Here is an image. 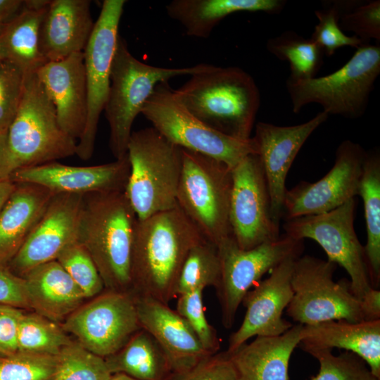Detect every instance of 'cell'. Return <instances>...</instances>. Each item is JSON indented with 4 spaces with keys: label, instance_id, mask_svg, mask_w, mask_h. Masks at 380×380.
<instances>
[{
    "label": "cell",
    "instance_id": "obj_28",
    "mask_svg": "<svg viewBox=\"0 0 380 380\" xmlns=\"http://www.w3.org/2000/svg\"><path fill=\"white\" fill-rule=\"evenodd\" d=\"M285 1L279 0H173L165 9L179 23L188 36L208 38L225 17L240 11L277 13Z\"/></svg>",
    "mask_w": 380,
    "mask_h": 380
},
{
    "label": "cell",
    "instance_id": "obj_32",
    "mask_svg": "<svg viewBox=\"0 0 380 380\" xmlns=\"http://www.w3.org/2000/svg\"><path fill=\"white\" fill-rule=\"evenodd\" d=\"M266 46L270 53L289 63L291 80L314 77L322 67L324 52L320 46L310 38L305 39L294 32H284L270 38Z\"/></svg>",
    "mask_w": 380,
    "mask_h": 380
},
{
    "label": "cell",
    "instance_id": "obj_14",
    "mask_svg": "<svg viewBox=\"0 0 380 380\" xmlns=\"http://www.w3.org/2000/svg\"><path fill=\"white\" fill-rule=\"evenodd\" d=\"M141 329L134 296L114 291L80 306L63 324L81 346L103 358L120 350Z\"/></svg>",
    "mask_w": 380,
    "mask_h": 380
},
{
    "label": "cell",
    "instance_id": "obj_5",
    "mask_svg": "<svg viewBox=\"0 0 380 380\" xmlns=\"http://www.w3.org/2000/svg\"><path fill=\"white\" fill-rule=\"evenodd\" d=\"M210 64L168 68L151 65L136 58L119 35L113 58L110 84L104 112L109 125V148L115 159L127 156L136 117L156 87L171 78L208 70Z\"/></svg>",
    "mask_w": 380,
    "mask_h": 380
},
{
    "label": "cell",
    "instance_id": "obj_33",
    "mask_svg": "<svg viewBox=\"0 0 380 380\" xmlns=\"http://www.w3.org/2000/svg\"><path fill=\"white\" fill-rule=\"evenodd\" d=\"M71 343L64 331L48 318L23 314L18 329V352L58 355Z\"/></svg>",
    "mask_w": 380,
    "mask_h": 380
},
{
    "label": "cell",
    "instance_id": "obj_42",
    "mask_svg": "<svg viewBox=\"0 0 380 380\" xmlns=\"http://www.w3.org/2000/svg\"><path fill=\"white\" fill-rule=\"evenodd\" d=\"M339 26L342 30L355 33L364 44L371 39L380 41V1L357 4L350 9L341 13Z\"/></svg>",
    "mask_w": 380,
    "mask_h": 380
},
{
    "label": "cell",
    "instance_id": "obj_22",
    "mask_svg": "<svg viewBox=\"0 0 380 380\" xmlns=\"http://www.w3.org/2000/svg\"><path fill=\"white\" fill-rule=\"evenodd\" d=\"M37 73L55 106L60 126L78 140L86 125L88 108L83 52L49 61Z\"/></svg>",
    "mask_w": 380,
    "mask_h": 380
},
{
    "label": "cell",
    "instance_id": "obj_3",
    "mask_svg": "<svg viewBox=\"0 0 380 380\" xmlns=\"http://www.w3.org/2000/svg\"><path fill=\"white\" fill-rule=\"evenodd\" d=\"M174 91L186 108L209 127L236 139L251 138L260 96L253 78L241 68L212 65Z\"/></svg>",
    "mask_w": 380,
    "mask_h": 380
},
{
    "label": "cell",
    "instance_id": "obj_27",
    "mask_svg": "<svg viewBox=\"0 0 380 380\" xmlns=\"http://www.w3.org/2000/svg\"><path fill=\"white\" fill-rule=\"evenodd\" d=\"M23 278L30 308L49 319H61L70 315L86 298L57 260L35 267Z\"/></svg>",
    "mask_w": 380,
    "mask_h": 380
},
{
    "label": "cell",
    "instance_id": "obj_18",
    "mask_svg": "<svg viewBox=\"0 0 380 380\" xmlns=\"http://www.w3.org/2000/svg\"><path fill=\"white\" fill-rule=\"evenodd\" d=\"M328 117L327 113L322 111L310 120L296 125L278 126L263 122L255 125L253 138L268 188L270 215L279 226L283 215L289 169L306 140Z\"/></svg>",
    "mask_w": 380,
    "mask_h": 380
},
{
    "label": "cell",
    "instance_id": "obj_4",
    "mask_svg": "<svg viewBox=\"0 0 380 380\" xmlns=\"http://www.w3.org/2000/svg\"><path fill=\"white\" fill-rule=\"evenodd\" d=\"M77 141L60 126L37 72L25 75L22 100L7 130L9 176L14 171L76 155Z\"/></svg>",
    "mask_w": 380,
    "mask_h": 380
},
{
    "label": "cell",
    "instance_id": "obj_20",
    "mask_svg": "<svg viewBox=\"0 0 380 380\" xmlns=\"http://www.w3.org/2000/svg\"><path fill=\"white\" fill-rule=\"evenodd\" d=\"M130 173L127 154L115 161L92 166H72L57 161L18 169L8 180L42 186L53 194L125 191Z\"/></svg>",
    "mask_w": 380,
    "mask_h": 380
},
{
    "label": "cell",
    "instance_id": "obj_44",
    "mask_svg": "<svg viewBox=\"0 0 380 380\" xmlns=\"http://www.w3.org/2000/svg\"><path fill=\"white\" fill-rule=\"evenodd\" d=\"M0 305L30 308L25 279L3 266H0Z\"/></svg>",
    "mask_w": 380,
    "mask_h": 380
},
{
    "label": "cell",
    "instance_id": "obj_10",
    "mask_svg": "<svg viewBox=\"0 0 380 380\" xmlns=\"http://www.w3.org/2000/svg\"><path fill=\"white\" fill-rule=\"evenodd\" d=\"M336 267L334 262L309 255L295 260L291 280L293 294L286 308L289 317L302 325L338 319L365 321L360 299L352 292L350 281H334Z\"/></svg>",
    "mask_w": 380,
    "mask_h": 380
},
{
    "label": "cell",
    "instance_id": "obj_35",
    "mask_svg": "<svg viewBox=\"0 0 380 380\" xmlns=\"http://www.w3.org/2000/svg\"><path fill=\"white\" fill-rule=\"evenodd\" d=\"M111 375L104 358L72 342L58 355L52 380H108Z\"/></svg>",
    "mask_w": 380,
    "mask_h": 380
},
{
    "label": "cell",
    "instance_id": "obj_13",
    "mask_svg": "<svg viewBox=\"0 0 380 380\" xmlns=\"http://www.w3.org/2000/svg\"><path fill=\"white\" fill-rule=\"evenodd\" d=\"M125 3V0L103 1L83 51L88 108L86 125L76 149V156L83 160L90 159L94 153L99 118L108 95L112 62Z\"/></svg>",
    "mask_w": 380,
    "mask_h": 380
},
{
    "label": "cell",
    "instance_id": "obj_30",
    "mask_svg": "<svg viewBox=\"0 0 380 380\" xmlns=\"http://www.w3.org/2000/svg\"><path fill=\"white\" fill-rule=\"evenodd\" d=\"M110 373H123L138 380H167L173 373L165 353L141 329L117 353L104 358Z\"/></svg>",
    "mask_w": 380,
    "mask_h": 380
},
{
    "label": "cell",
    "instance_id": "obj_53",
    "mask_svg": "<svg viewBox=\"0 0 380 380\" xmlns=\"http://www.w3.org/2000/svg\"><path fill=\"white\" fill-rule=\"evenodd\" d=\"M2 358H4V357H2L1 356V355H0V360H1Z\"/></svg>",
    "mask_w": 380,
    "mask_h": 380
},
{
    "label": "cell",
    "instance_id": "obj_43",
    "mask_svg": "<svg viewBox=\"0 0 380 380\" xmlns=\"http://www.w3.org/2000/svg\"><path fill=\"white\" fill-rule=\"evenodd\" d=\"M175 376V380H237L227 352L210 355L191 368Z\"/></svg>",
    "mask_w": 380,
    "mask_h": 380
},
{
    "label": "cell",
    "instance_id": "obj_37",
    "mask_svg": "<svg viewBox=\"0 0 380 380\" xmlns=\"http://www.w3.org/2000/svg\"><path fill=\"white\" fill-rule=\"evenodd\" d=\"M57 260L83 292L85 298L99 293L103 281L91 255L79 241L66 247Z\"/></svg>",
    "mask_w": 380,
    "mask_h": 380
},
{
    "label": "cell",
    "instance_id": "obj_23",
    "mask_svg": "<svg viewBox=\"0 0 380 380\" xmlns=\"http://www.w3.org/2000/svg\"><path fill=\"white\" fill-rule=\"evenodd\" d=\"M89 0H51L41 23L39 49L47 62L83 52L94 23Z\"/></svg>",
    "mask_w": 380,
    "mask_h": 380
},
{
    "label": "cell",
    "instance_id": "obj_47",
    "mask_svg": "<svg viewBox=\"0 0 380 380\" xmlns=\"http://www.w3.org/2000/svg\"><path fill=\"white\" fill-rule=\"evenodd\" d=\"M23 8V0H0V26H5L13 20Z\"/></svg>",
    "mask_w": 380,
    "mask_h": 380
},
{
    "label": "cell",
    "instance_id": "obj_36",
    "mask_svg": "<svg viewBox=\"0 0 380 380\" xmlns=\"http://www.w3.org/2000/svg\"><path fill=\"white\" fill-rule=\"evenodd\" d=\"M305 352L319 364L317 374L309 380H379L366 362L352 352L346 351L338 355L327 349H309Z\"/></svg>",
    "mask_w": 380,
    "mask_h": 380
},
{
    "label": "cell",
    "instance_id": "obj_12",
    "mask_svg": "<svg viewBox=\"0 0 380 380\" xmlns=\"http://www.w3.org/2000/svg\"><path fill=\"white\" fill-rule=\"evenodd\" d=\"M355 198L326 213L285 220V234L291 238L316 241L327 255V260L343 267L350 276V289L361 299L373 288L364 246L354 227Z\"/></svg>",
    "mask_w": 380,
    "mask_h": 380
},
{
    "label": "cell",
    "instance_id": "obj_21",
    "mask_svg": "<svg viewBox=\"0 0 380 380\" xmlns=\"http://www.w3.org/2000/svg\"><path fill=\"white\" fill-rule=\"evenodd\" d=\"M139 325L167 356L174 374L191 368L210 355L187 322L168 304L149 296L134 295Z\"/></svg>",
    "mask_w": 380,
    "mask_h": 380
},
{
    "label": "cell",
    "instance_id": "obj_16",
    "mask_svg": "<svg viewBox=\"0 0 380 380\" xmlns=\"http://www.w3.org/2000/svg\"><path fill=\"white\" fill-rule=\"evenodd\" d=\"M366 152L357 143L343 141L327 174L315 182H301L286 191L282 218L288 220L326 213L355 198Z\"/></svg>",
    "mask_w": 380,
    "mask_h": 380
},
{
    "label": "cell",
    "instance_id": "obj_52",
    "mask_svg": "<svg viewBox=\"0 0 380 380\" xmlns=\"http://www.w3.org/2000/svg\"><path fill=\"white\" fill-rule=\"evenodd\" d=\"M4 26H0V32L1 31V30L3 29Z\"/></svg>",
    "mask_w": 380,
    "mask_h": 380
},
{
    "label": "cell",
    "instance_id": "obj_41",
    "mask_svg": "<svg viewBox=\"0 0 380 380\" xmlns=\"http://www.w3.org/2000/svg\"><path fill=\"white\" fill-rule=\"evenodd\" d=\"M25 75L15 65L0 61V132L7 130L16 115Z\"/></svg>",
    "mask_w": 380,
    "mask_h": 380
},
{
    "label": "cell",
    "instance_id": "obj_34",
    "mask_svg": "<svg viewBox=\"0 0 380 380\" xmlns=\"http://www.w3.org/2000/svg\"><path fill=\"white\" fill-rule=\"evenodd\" d=\"M220 276L217 246L203 240L189 251L176 286L177 297L184 293L216 286Z\"/></svg>",
    "mask_w": 380,
    "mask_h": 380
},
{
    "label": "cell",
    "instance_id": "obj_6",
    "mask_svg": "<svg viewBox=\"0 0 380 380\" xmlns=\"http://www.w3.org/2000/svg\"><path fill=\"white\" fill-rule=\"evenodd\" d=\"M127 154L130 173L125 193L138 220L176 208L182 148L151 127L132 132Z\"/></svg>",
    "mask_w": 380,
    "mask_h": 380
},
{
    "label": "cell",
    "instance_id": "obj_29",
    "mask_svg": "<svg viewBox=\"0 0 380 380\" xmlns=\"http://www.w3.org/2000/svg\"><path fill=\"white\" fill-rule=\"evenodd\" d=\"M48 9V8H47ZM23 8L0 32V61L8 62L25 74L35 72L47 61L39 44L41 23L47 11Z\"/></svg>",
    "mask_w": 380,
    "mask_h": 380
},
{
    "label": "cell",
    "instance_id": "obj_38",
    "mask_svg": "<svg viewBox=\"0 0 380 380\" xmlns=\"http://www.w3.org/2000/svg\"><path fill=\"white\" fill-rule=\"evenodd\" d=\"M58 355L17 352L0 360V380H52Z\"/></svg>",
    "mask_w": 380,
    "mask_h": 380
},
{
    "label": "cell",
    "instance_id": "obj_2",
    "mask_svg": "<svg viewBox=\"0 0 380 380\" xmlns=\"http://www.w3.org/2000/svg\"><path fill=\"white\" fill-rule=\"evenodd\" d=\"M137 220L125 191L84 194L78 241L110 291L132 289V252Z\"/></svg>",
    "mask_w": 380,
    "mask_h": 380
},
{
    "label": "cell",
    "instance_id": "obj_25",
    "mask_svg": "<svg viewBox=\"0 0 380 380\" xmlns=\"http://www.w3.org/2000/svg\"><path fill=\"white\" fill-rule=\"evenodd\" d=\"M303 325H293L275 336H256L232 353H227L237 380H289V360L300 343Z\"/></svg>",
    "mask_w": 380,
    "mask_h": 380
},
{
    "label": "cell",
    "instance_id": "obj_40",
    "mask_svg": "<svg viewBox=\"0 0 380 380\" xmlns=\"http://www.w3.org/2000/svg\"><path fill=\"white\" fill-rule=\"evenodd\" d=\"M315 14L318 23L315 26L310 39L320 46L327 56H332L343 46H349L357 49L365 44L355 35H346L341 29L338 24L341 14L340 2L334 3L328 8L317 10Z\"/></svg>",
    "mask_w": 380,
    "mask_h": 380
},
{
    "label": "cell",
    "instance_id": "obj_17",
    "mask_svg": "<svg viewBox=\"0 0 380 380\" xmlns=\"http://www.w3.org/2000/svg\"><path fill=\"white\" fill-rule=\"evenodd\" d=\"M83 196L78 194H53L8 269L24 277L35 267L56 260L66 247L77 241Z\"/></svg>",
    "mask_w": 380,
    "mask_h": 380
},
{
    "label": "cell",
    "instance_id": "obj_7",
    "mask_svg": "<svg viewBox=\"0 0 380 380\" xmlns=\"http://www.w3.org/2000/svg\"><path fill=\"white\" fill-rule=\"evenodd\" d=\"M380 74V46L369 44L356 49L353 56L335 72L319 77L293 80L286 89L293 112L318 103L329 114L355 119L365 112L375 81Z\"/></svg>",
    "mask_w": 380,
    "mask_h": 380
},
{
    "label": "cell",
    "instance_id": "obj_19",
    "mask_svg": "<svg viewBox=\"0 0 380 380\" xmlns=\"http://www.w3.org/2000/svg\"><path fill=\"white\" fill-rule=\"evenodd\" d=\"M300 257V256H299ZM289 258L271 271L269 277L259 281L245 296L246 308L243 322L229 337L227 352L232 353L253 336H279L293 325L282 318L293 297L291 274L294 261Z\"/></svg>",
    "mask_w": 380,
    "mask_h": 380
},
{
    "label": "cell",
    "instance_id": "obj_24",
    "mask_svg": "<svg viewBox=\"0 0 380 380\" xmlns=\"http://www.w3.org/2000/svg\"><path fill=\"white\" fill-rule=\"evenodd\" d=\"M300 347L309 349H344L361 357L380 380V319L350 322L329 320L303 325Z\"/></svg>",
    "mask_w": 380,
    "mask_h": 380
},
{
    "label": "cell",
    "instance_id": "obj_15",
    "mask_svg": "<svg viewBox=\"0 0 380 380\" xmlns=\"http://www.w3.org/2000/svg\"><path fill=\"white\" fill-rule=\"evenodd\" d=\"M229 220L238 246L253 248L279 238V226L272 220L268 188L257 154H250L232 169Z\"/></svg>",
    "mask_w": 380,
    "mask_h": 380
},
{
    "label": "cell",
    "instance_id": "obj_46",
    "mask_svg": "<svg viewBox=\"0 0 380 380\" xmlns=\"http://www.w3.org/2000/svg\"><path fill=\"white\" fill-rule=\"evenodd\" d=\"M361 310L365 321L380 319V291L371 288L360 299Z\"/></svg>",
    "mask_w": 380,
    "mask_h": 380
},
{
    "label": "cell",
    "instance_id": "obj_45",
    "mask_svg": "<svg viewBox=\"0 0 380 380\" xmlns=\"http://www.w3.org/2000/svg\"><path fill=\"white\" fill-rule=\"evenodd\" d=\"M23 314L18 308L0 305V355L2 357L18 350V329Z\"/></svg>",
    "mask_w": 380,
    "mask_h": 380
},
{
    "label": "cell",
    "instance_id": "obj_9",
    "mask_svg": "<svg viewBox=\"0 0 380 380\" xmlns=\"http://www.w3.org/2000/svg\"><path fill=\"white\" fill-rule=\"evenodd\" d=\"M158 132L172 144L195 151L233 169L250 154H257L253 137L239 139L222 134L194 116L182 103L168 82L158 84L141 113Z\"/></svg>",
    "mask_w": 380,
    "mask_h": 380
},
{
    "label": "cell",
    "instance_id": "obj_48",
    "mask_svg": "<svg viewBox=\"0 0 380 380\" xmlns=\"http://www.w3.org/2000/svg\"><path fill=\"white\" fill-rule=\"evenodd\" d=\"M7 130L0 132V183L8 179L9 177L7 158Z\"/></svg>",
    "mask_w": 380,
    "mask_h": 380
},
{
    "label": "cell",
    "instance_id": "obj_1",
    "mask_svg": "<svg viewBox=\"0 0 380 380\" xmlns=\"http://www.w3.org/2000/svg\"><path fill=\"white\" fill-rule=\"evenodd\" d=\"M205 240L177 206L137 220L131 262L132 290L164 303L176 296V286L190 250Z\"/></svg>",
    "mask_w": 380,
    "mask_h": 380
},
{
    "label": "cell",
    "instance_id": "obj_31",
    "mask_svg": "<svg viewBox=\"0 0 380 380\" xmlns=\"http://www.w3.org/2000/svg\"><path fill=\"white\" fill-rule=\"evenodd\" d=\"M358 195L365 211L367 243L364 246L372 286L380 284V156L379 151L366 152Z\"/></svg>",
    "mask_w": 380,
    "mask_h": 380
},
{
    "label": "cell",
    "instance_id": "obj_49",
    "mask_svg": "<svg viewBox=\"0 0 380 380\" xmlns=\"http://www.w3.org/2000/svg\"><path fill=\"white\" fill-rule=\"evenodd\" d=\"M15 187V184L7 179L0 183V213Z\"/></svg>",
    "mask_w": 380,
    "mask_h": 380
},
{
    "label": "cell",
    "instance_id": "obj_50",
    "mask_svg": "<svg viewBox=\"0 0 380 380\" xmlns=\"http://www.w3.org/2000/svg\"><path fill=\"white\" fill-rule=\"evenodd\" d=\"M51 0H25L24 7L34 11H42L48 8Z\"/></svg>",
    "mask_w": 380,
    "mask_h": 380
},
{
    "label": "cell",
    "instance_id": "obj_51",
    "mask_svg": "<svg viewBox=\"0 0 380 380\" xmlns=\"http://www.w3.org/2000/svg\"><path fill=\"white\" fill-rule=\"evenodd\" d=\"M108 380H138L123 373L113 374Z\"/></svg>",
    "mask_w": 380,
    "mask_h": 380
},
{
    "label": "cell",
    "instance_id": "obj_8",
    "mask_svg": "<svg viewBox=\"0 0 380 380\" xmlns=\"http://www.w3.org/2000/svg\"><path fill=\"white\" fill-rule=\"evenodd\" d=\"M182 159L177 206L203 238L217 246L232 236L229 220L232 169L213 158L184 148Z\"/></svg>",
    "mask_w": 380,
    "mask_h": 380
},
{
    "label": "cell",
    "instance_id": "obj_26",
    "mask_svg": "<svg viewBox=\"0 0 380 380\" xmlns=\"http://www.w3.org/2000/svg\"><path fill=\"white\" fill-rule=\"evenodd\" d=\"M53 194L34 184H15L0 213V266L7 267L42 216Z\"/></svg>",
    "mask_w": 380,
    "mask_h": 380
},
{
    "label": "cell",
    "instance_id": "obj_39",
    "mask_svg": "<svg viewBox=\"0 0 380 380\" xmlns=\"http://www.w3.org/2000/svg\"><path fill=\"white\" fill-rule=\"evenodd\" d=\"M202 289L178 296L177 312L187 322L203 349L210 355L220 349V340L215 329L208 322L203 307Z\"/></svg>",
    "mask_w": 380,
    "mask_h": 380
},
{
    "label": "cell",
    "instance_id": "obj_11",
    "mask_svg": "<svg viewBox=\"0 0 380 380\" xmlns=\"http://www.w3.org/2000/svg\"><path fill=\"white\" fill-rule=\"evenodd\" d=\"M303 248V241L285 233L248 250L240 248L232 236L220 242L217 246L220 276L215 288L223 327L233 326L245 296L263 274L289 258L300 256Z\"/></svg>",
    "mask_w": 380,
    "mask_h": 380
}]
</instances>
